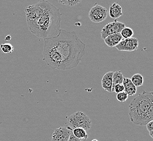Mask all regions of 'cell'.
<instances>
[{"mask_svg":"<svg viewBox=\"0 0 153 141\" xmlns=\"http://www.w3.org/2000/svg\"><path fill=\"white\" fill-rule=\"evenodd\" d=\"M131 122L138 126L146 125L153 119V92L143 91L135 97L129 105Z\"/></svg>","mask_w":153,"mask_h":141,"instance_id":"3","label":"cell"},{"mask_svg":"<svg viewBox=\"0 0 153 141\" xmlns=\"http://www.w3.org/2000/svg\"><path fill=\"white\" fill-rule=\"evenodd\" d=\"M68 141H82V140L76 138V137L73 135V134L72 133Z\"/></svg>","mask_w":153,"mask_h":141,"instance_id":"22","label":"cell"},{"mask_svg":"<svg viewBox=\"0 0 153 141\" xmlns=\"http://www.w3.org/2000/svg\"><path fill=\"white\" fill-rule=\"evenodd\" d=\"M10 39H11L10 35H7L6 36V38H5V40H6V41H9V40H10Z\"/></svg>","mask_w":153,"mask_h":141,"instance_id":"23","label":"cell"},{"mask_svg":"<svg viewBox=\"0 0 153 141\" xmlns=\"http://www.w3.org/2000/svg\"><path fill=\"white\" fill-rule=\"evenodd\" d=\"M123 38L120 33L109 35L104 39L105 44L109 47H115L122 40Z\"/></svg>","mask_w":153,"mask_h":141,"instance_id":"12","label":"cell"},{"mask_svg":"<svg viewBox=\"0 0 153 141\" xmlns=\"http://www.w3.org/2000/svg\"><path fill=\"white\" fill-rule=\"evenodd\" d=\"M72 133V129L70 127H60L53 132L52 141H68Z\"/></svg>","mask_w":153,"mask_h":141,"instance_id":"8","label":"cell"},{"mask_svg":"<svg viewBox=\"0 0 153 141\" xmlns=\"http://www.w3.org/2000/svg\"><path fill=\"white\" fill-rule=\"evenodd\" d=\"M82 1V0H75V1H76V5H77L78 4H79V3H80Z\"/></svg>","mask_w":153,"mask_h":141,"instance_id":"24","label":"cell"},{"mask_svg":"<svg viewBox=\"0 0 153 141\" xmlns=\"http://www.w3.org/2000/svg\"><path fill=\"white\" fill-rule=\"evenodd\" d=\"M125 27L126 25L124 23L115 20L114 21L108 23L103 27L100 32L101 38L104 39L109 35L120 33Z\"/></svg>","mask_w":153,"mask_h":141,"instance_id":"6","label":"cell"},{"mask_svg":"<svg viewBox=\"0 0 153 141\" xmlns=\"http://www.w3.org/2000/svg\"><path fill=\"white\" fill-rule=\"evenodd\" d=\"M44 40L43 61L52 69L70 70L76 68L85 52L86 45L74 30L60 29L58 34Z\"/></svg>","mask_w":153,"mask_h":141,"instance_id":"1","label":"cell"},{"mask_svg":"<svg viewBox=\"0 0 153 141\" xmlns=\"http://www.w3.org/2000/svg\"><path fill=\"white\" fill-rule=\"evenodd\" d=\"M122 84L124 86V91L128 96H133L136 94L137 88L128 78H124Z\"/></svg>","mask_w":153,"mask_h":141,"instance_id":"11","label":"cell"},{"mask_svg":"<svg viewBox=\"0 0 153 141\" xmlns=\"http://www.w3.org/2000/svg\"><path fill=\"white\" fill-rule=\"evenodd\" d=\"M115 47L120 51L132 52L136 50L138 48V39L135 38L124 39Z\"/></svg>","mask_w":153,"mask_h":141,"instance_id":"7","label":"cell"},{"mask_svg":"<svg viewBox=\"0 0 153 141\" xmlns=\"http://www.w3.org/2000/svg\"><path fill=\"white\" fill-rule=\"evenodd\" d=\"M109 14L110 17L115 20L123 15L121 6L117 2H114L110 6Z\"/></svg>","mask_w":153,"mask_h":141,"instance_id":"10","label":"cell"},{"mask_svg":"<svg viewBox=\"0 0 153 141\" xmlns=\"http://www.w3.org/2000/svg\"><path fill=\"white\" fill-rule=\"evenodd\" d=\"M68 123L71 129L82 128L86 131L90 129L92 122L90 118L82 111L76 112L68 118Z\"/></svg>","mask_w":153,"mask_h":141,"instance_id":"4","label":"cell"},{"mask_svg":"<svg viewBox=\"0 0 153 141\" xmlns=\"http://www.w3.org/2000/svg\"><path fill=\"white\" fill-rule=\"evenodd\" d=\"M72 134L76 138L81 140H86L88 137L85 130L80 128H76L72 129Z\"/></svg>","mask_w":153,"mask_h":141,"instance_id":"13","label":"cell"},{"mask_svg":"<svg viewBox=\"0 0 153 141\" xmlns=\"http://www.w3.org/2000/svg\"><path fill=\"white\" fill-rule=\"evenodd\" d=\"M124 91V86L122 84L115 85L112 89V92H115L116 94L120 93Z\"/></svg>","mask_w":153,"mask_h":141,"instance_id":"20","label":"cell"},{"mask_svg":"<svg viewBox=\"0 0 153 141\" xmlns=\"http://www.w3.org/2000/svg\"><path fill=\"white\" fill-rule=\"evenodd\" d=\"M128 98V96L124 91L117 94L116 95V99L120 102H126Z\"/></svg>","mask_w":153,"mask_h":141,"instance_id":"18","label":"cell"},{"mask_svg":"<svg viewBox=\"0 0 153 141\" xmlns=\"http://www.w3.org/2000/svg\"><path fill=\"white\" fill-rule=\"evenodd\" d=\"M25 12L27 26L34 35L45 39L58 34L62 14L52 3L41 0L36 4L27 6Z\"/></svg>","mask_w":153,"mask_h":141,"instance_id":"2","label":"cell"},{"mask_svg":"<svg viewBox=\"0 0 153 141\" xmlns=\"http://www.w3.org/2000/svg\"><path fill=\"white\" fill-rule=\"evenodd\" d=\"M123 74L120 70L116 71L115 72H114L113 76H112V89L115 85L122 84L123 81Z\"/></svg>","mask_w":153,"mask_h":141,"instance_id":"14","label":"cell"},{"mask_svg":"<svg viewBox=\"0 0 153 141\" xmlns=\"http://www.w3.org/2000/svg\"><path fill=\"white\" fill-rule=\"evenodd\" d=\"M146 127L149 135L152 138H153V121H150L146 124Z\"/></svg>","mask_w":153,"mask_h":141,"instance_id":"21","label":"cell"},{"mask_svg":"<svg viewBox=\"0 0 153 141\" xmlns=\"http://www.w3.org/2000/svg\"></svg>","mask_w":153,"mask_h":141,"instance_id":"26","label":"cell"},{"mask_svg":"<svg viewBox=\"0 0 153 141\" xmlns=\"http://www.w3.org/2000/svg\"><path fill=\"white\" fill-rule=\"evenodd\" d=\"M133 84L135 86L136 88L141 86L144 82L143 77L141 74L137 73L134 74L130 79Z\"/></svg>","mask_w":153,"mask_h":141,"instance_id":"15","label":"cell"},{"mask_svg":"<svg viewBox=\"0 0 153 141\" xmlns=\"http://www.w3.org/2000/svg\"><path fill=\"white\" fill-rule=\"evenodd\" d=\"M1 50L4 54H10L14 51V47L9 43H5L0 45Z\"/></svg>","mask_w":153,"mask_h":141,"instance_id":"16","label":"cell"},{"mask_svg":"<svg viewBox=\"0 0 153 141\" xmlns=\"http://www.w3.org/2000/svg\"><path fill=\"white\" fill-rule=\"evenodd\" d=\"M114 72L109 71L103 76L102 79V86L105 91L112 92V76Z\"/></svg>","mask_w":153,"mask_h":141,"instance_id":"9","label":"cell"},{"mask_svg":"<svg viewBox=\"0 0 153 141\" xmlns=\"http://www.w3.org/2000/svg\"><path fill=\"white\" fill-rule=\"evenodd\" d=\"M98 141L97 140H96V139H94V140H92V141Z\"/></svg>","mask_w":153,"mask_h":141,"instance_id":"25","label":"cell"},{"mask_svg":"<svg viewBox=\"0 0 153 141\" xmlns=\"http://www.w3.org/2000/svg\"><path fill=\"white\" fill-rule=\"evenodd\" d=\"M120 34L123 38H132V36L134 35V31L131 28L125 27L122 30Z\"/></svg>","mask_w":153,"mask_h":141,"instance_id":"17","label":"cell"},{"mask_svg":"<svg viewBox=\"0 0 153 141\" xmlns=\"http://www.w3.org/2000/svg\"><path fill=\"white\" fill-rule=\"evenodd\" d=\"M108 11L103 6L95 4L88 13V18L94 23H100L107 18Z\"/></svg>","mask_w":153,"mask_h":141,"instance_id":"5","label":"cell"},{"mask_svg":"<svg viewBox=\"0 0 153 141\" xmlns=\"http://www.w3.org/2000/svg\"><path fill=\"white\" fill-rule=\"evenodd\" d=\"M58 2L62 4L68 6H74L76 5L75 0H57Z\"/></svg>","mask_w":153,"mask_h":141,"instance_id":"19","label":"cell"}]
</instances>
